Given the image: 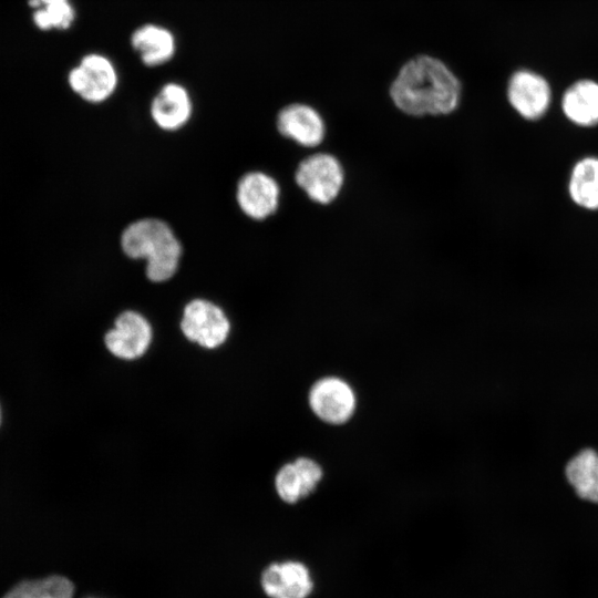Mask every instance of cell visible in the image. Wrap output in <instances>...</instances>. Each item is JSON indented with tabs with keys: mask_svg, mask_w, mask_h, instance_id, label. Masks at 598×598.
Instances as JSON below:
<instances>
[{
	"mask_svg": "<svg viewBox=\"0 0 598 598\" xmlns=\"http://www.w3.org/2000/svg\"><path fill=\"white\" fill-rule=\"evenodd\" d=\"M561 110L566 118L580 127L598 124V82L584 79L564 92Z\"/></svg>",
	"mask_w": 598,
	"mask_h": 598,
	"instance_id": "5bb4252c",
	"label": "cell"
},
{
	"mask_svg": "<svg viewBox=\"0 0 598 598\" xmlns=\"http://www.w3.org/2000/svg\"><path fill=\"white\" fill-rule=\"evenodd\" d=\"M322 468L309 457L283 464L275 476V489L281 501L293 504L310 495L322 478Z\"/></svg>",
	"mask_w": 598,
	"mask_h": 598,
	"instance_id": "8fae6325",
	"label": "cell"
},
{
	"mask_svg": "<svg viewBox=\"0 0 598 598\" xmlns=\"http://www.w3.org/2000/svg\"><path fill=\"white\" fill-rule=\"evenodd\" d=\"M507 100L520 117L536 121L543 117L550 106L551 89L540 74L519 70L508 81Z\"/></svg>",
	"mask_w": 598,
	"mask_h": 598,
	"instance_id": "30bf717a",
	"label": "cell"
},
{
	"mask_svg": "<svg viewBox=\"0 0 598 598\" xmlns=\"http://www.w3.org/2000/svg\"><path fill=\"white\" fill-rule=\"evenodd\" d=\"M296 186L318 206H330L342 195L347 171L338 155L320 150L301 158L293 171Z\"/></svg>",
	"mask_w": 598,
	"mask_h": 598,
	"instance_id": "3957f363",
	"label": "cell"
},
{
	"mask_svg": "<svg viewBox=\"0 0 598 598\" xmlns=\"http://www.w3.org/2000/svg\"><path fill=\"white\" fill-rule=\"evenodd\" d=\"M281 188L271 175L251 171L240 177L236 200L241 212L254 220H265L280 206Z\"/></svg>",
	"mask_w": 598,
	"mask_h": 598,
	"instance_id": "ba28073f",
	"label": "cell"
},
{
	"mask_svg": "<svg viewBox=\"0 0 598 598\" xmlns=\"http://www.w3.org/2000/svg\"><path fill=\"white\" fill-rule=\"evenodd\" d=\"M179 326L188 341L207 350L223 346L231 328L225 311L213 301L202 298L185 305Z\"/></svg>",
	"mask_w": 598,
	"mask_h": 598,
	"instance_id": "277c9868",
	"label": "cell"
},
{
	"mask_svg": "<svg viewBox=\"0 0 598 598\" xmlns=\"http://www.w3.org/2000/svg\"><path fill=\"white\" fill-rule=\"evenodd\" d=\"M261 586L270 598H306L313 584L303 564L285 561L271 564L262 571Z\"/></svg>",
	"mask_w": 598,
	"mask_h": 598,
	"instance_id": "7c38bea8",
	"label": "cell"
},
{
	"mask_svg": "<svg viewBox=\"0 0 598 598\" xmlns=\"http://www.w3.org/2000/svg\"><path fill=\"white\" fill-rule=\"evenodd\" d=\"M461 83L437 59L422 55L409 61L390 86L394 106L413 117L453 113L461 100Z\"/></svg>",
	"mask_w": 598,
	"mask_h": 598,
	"instance_id": "6da1fadb",
	"label": "cell"
},
{
	"mask_svg": "<svg viewBox=\"0 0 598 598\" xmlns=\"http://www.w3.org/2000/svg\"><path fill=\"white\" fill-rule=\"evenodd\" d=\"M41 6L33 14L35 24L43 30L66 29L74 20V10L69 0H40Z\"/></svg>",
	"mask_w": 598,
	"mask_h": 598,
	"instance_id": "d6986e66",
	"label": "cell"
},
{
	"mask_svg": "<svg viewBox=\"0 0 598 598\" xmlns=\"http://www.w3.org/2000/svg\"><path fill=\"white\" fill-rule=\"evenodd\" d=\"M131 45L147 66H157L168 62L175 53V38L164 27L144 24L131 37Z\"/></svg>",
	"mask_w": 598,
	"mask_h": 598,
	"instance_id": "9a60e30c",
	"label": "cell"
},
{
	"mask_svg": "<svg viewBox=\"0 0 598 598\" xmlns=\"http://www.w3.org/2000/svg\"><path fill=\"white\" fill-rule=\"evenodd\" d=\"M71 89L90 103L107 100L116 90L117 73L106 56L97 53L85 55L69 73Z\"/></svg>",
	"mask_w": 598,
	"mask_h": 598,
	"instance_id": "8992f818",
	"label": "cell"
},
{
	"mask_svg": "<svg viewBox=\"0 0 598 598\" xmlns=\"http://www.w3.org/2000/svg\"><path fill=\"white\" fill-rule=\"evenodd\" d=\"M309 406L323 422L333 425L346 423L355 410V395L351 386L336 377L318 380L308 394Z\"/></svg>",
	"mask_w": 598,
	"mask_h": 598,
	"instance_id": "9c48e42d",
	"label": "cell"
},
{
	"mask_svg": "<svg viewBox=\"0 0 598 598\" xmlns=\"http://www.w3.org/2000/svg\"><path fill=\"white\" fill-rule=\"evenodd\" d=\"M278 133L303 150H316L326 143L327 125L312 106L292 103L282 107L276 120Z\"/></svg>",
	"mask_w": 598,
	"mask_h": 598,
	"instance_id": "52a82bcc",
	"label": "cell"
},
{
	"mask_svg": "<svg viewBox=\"0 0 598 598\" xmlns=\"http://www.w3.org/2000/svg\"><path fill=\"white\" fill-rule=\"evenodd\" d=\"M74 586L60 575L42 579L23 580L12 587L2 598H72Z\"/></svg>",
	"mask_w": 598,
	"mask_h": 598,
	"instance_id": "ac0fdd59",
	"label": "cell"
},
{
	"mask_svg": "<svg viewBox=\"0 0 598 598\" xmlns=\"http://www.w3.org/2000/svg\"><path fill=\"white\" fill-rule=\"evenodd\" d=\"M567 190L578 207L589 212L598 210V156L588 155L574 164Z\"/></svg>",
	"mask_w": 598,
	"mask_h": 598,
	"instance_id": "2e32d148",
	"label": "cell"
},
{
	"mask_svg": "<svg viewBox=\"0 0 598 598\" xmlns=\"http://www.w3.org/2000/svg\"><path fill=\"white\" fill-rule=\"evenodd\" d=\"M565 475L581 499L598 504V452L584 448L565 466Z\"/></svg>",
	"mask_w": 598,
	"mask_h": 598,
	"instance_id": "e0dca14e",
	"label": "cell"
},
{
	"mask_svg": "<svg viewBox=\"0 0 598 598\" xmlns=\"http://www.w3.org/2000/svg\"><path fill=\"white\" fill-rule=\"evenodd\" d=\"M153 340V328L140 312L125 310L114 320L113 328L104 334L107 351L123 361L142 358Z\"/></svg>",
	"mask_w": 598,
	"mask_h": 598,
	"instance_id": "5b68a950",
	"label": "cell"
},
{
	"mask_svg": "<svg viewBox=\"0 0 598 598\" xmlns=\"http://www.w3.org/2000/svg\"><path fill=\"white\" fill-rule=\"evenodd\" d=\"M193 111L188 91L178 83L165 84L151 103V116L162 130L173 132L183 127Z\"/></svg>",
	"mask_w": 598,
	"mask_h": 598,
	"instance_id": "4fadbf2b",
	"label": "cell"
},
{
	"mask_svg": "<svg viewBox=\"0 0 598 598\" xmlns=\"http://www.w3.org/2000/svg\"><path fill=\"white\" fill-rule=\"evenodd\" d=\"M121 247L127 257L146 260L145 274L153 282L169 280L178 269L183 252L171 226L153 217L131 223L121 235Z\"/></svg>",
	"mask_w": 598,
	"mask_h": 598,
	"instance_id": "7a4b0ae2",
	"label": "cell"
}]
</instances>
